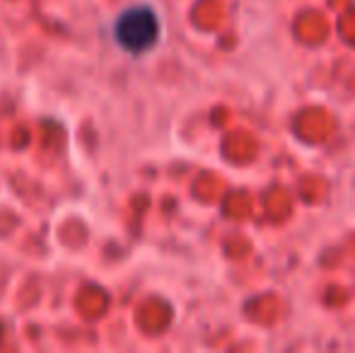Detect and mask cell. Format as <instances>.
Wrapping results in <instances>:
<instances>
[{
  "instance_id": "6da1fadb",
  "label": "cell",
  "mask_w": 355,
  "mask_h": 353,
  "mask_svg": "<svg viewBox=\"0 0 355 353\" xmlns=\"http://www.w3.org/2000/svg\"><path fill=\"white\" fill-rule=\"evenodd\" d=\"M116 44L128 53H145L157 44L159 19L148 5L128 8L114 24Z\"/></svg>"
}]
</instances>
